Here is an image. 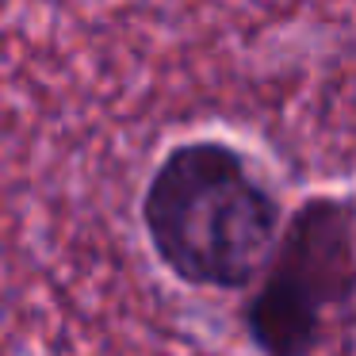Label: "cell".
<instances>
[{
    "label": "cell",
    "instance_id": "obj_2",
    "mask_svg": "<svg viewBox=\"0 0 356 356\" xmlns=\"http://www.w3.org/2000/svg\"><path fill=\"white\" fill-rule=\"evenodd\" d=\"M353 295L356 203L345 195H314L284 222L241 322L261 356H314Z\"/></svg>",
    "mask_w": 356,
    "mask_h": 356
},
{
    "label": "cell",
    "instance_id": "obj_1",
    "mask_svg": "<svg viewBox=\"0 0 356 356\" xmlns=\"http://www.w3.org/2000/svg\"><path fill=\"white\" fill-rule=\"evenodd\" d=\"M142 230L172 280L200 291H245L284 234V207L245 154L218 138L172 146L142 192Z\"/></svg>",
    "mask_w": 356,
    "mask_h": 356
}]
</instances>
